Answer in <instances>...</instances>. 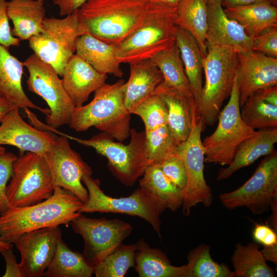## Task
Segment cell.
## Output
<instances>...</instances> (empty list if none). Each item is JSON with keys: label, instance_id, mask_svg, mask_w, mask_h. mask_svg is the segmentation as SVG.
Returning <instances> with one entry per match:
<instances>
[{"label": "cell", "instance_id": "cell-53", "mask_svg": "<svg viewBox=\"0 0 277 277\" xmlns=\"http://www.w3.org/2000/svg\"><path fill=\"white\" fill-rule=\"evenodd\" d=\"M206 1L208 4H210L217 2H222L223 0H206Z\"/></svg>", "mask_w": 277, "mask_h": 277}, {"label": "cell", "instance_id": "cell-47", "mask_svg": "<svg viewBox=\"0 0 277 277\" xmlns=\"http://www.w3.org/2000/svg\"><path fill=\"white\" fill-rule=\"evenodd\" d=\"M255 93L265 102L277 107V86L261 89Z\"/></svg>", "mask_w": 277, "mask_h": 277}, {"label": "cell", "instance_id": "cell-9", "mask_svg": "<svg viewBox=\"0 0 277 277\" xmlns=\"http://www.w3.org/2000/svg\"><path fill=\"white\" fill-rule=\"evenodd\" d=\"M229 97L228 103L220 113L215 131L202 142L205 163L229 165L240 144L255 132L241 117L236 76Z\"/></svg>", "mask_w": 277, "mask_h": 277}, {"label": "cell", "instance_id": "cell-37", "mask_svg": "<svg viewBox=\"0 0 277 277\" xmlns=\"http://www.w3.org/2000/svg\"><path fill=\"white\" fill-rule=\"evenodd\" d=\"M240 107L242 120L254 130L277 128V107L265 102L255 93Z\"/></svg>", "mask_w": 277, "mask_h": 277}, {"label": "cell", "instance_id": "cell-29", "mask_svg": "<svg viewBox=\"0 0 277 277\" xmlns=\"http://www.w3.org/2000/svg\"><path fill=\"white\" fill-rule=\"evenodd\" d=\"M176 43L196 108L203 88L204 57L195 38L179 27Z\"/></svg>", "mask_w": 277, "mask_h": 277}, {"label": "cell", "instance_id": "cell-15", "mask_svg": "<svg viewBox=\"0 0 277 277\" xmlns=\"http://www.w3.org/2000/svg\"><path fill=\"white\" fill-rule=\"evenodd\" d=\"M54 143L44 155L49 167L54 186L63 188L74 194L83 203L87 202L88 192L82 183L84 176H91L92 170L73 150L68 138L56 130Z\"/></svg>", "mask_w": 277, "mask_h": 277}, {"label": "cell", "instance_id": "cell-1", "mask_svg": "<svg viewBox=\"0 0 277 277\" xmlns=\"http://www.w3.org/2000/svg\"><path fill=\"white\" fill-rule=\"evenodd\" d=\"M157 4L151 0H88L77 10L82 34L115 45L140 27Z\"/></svg>", "mask_w": 277, "mask_h": 277}, {"label": "cell", "instance_id": "cell-8", "mask_svg": "<svg viewBox=\"0 0 277 277\" xmlns=\"http://www.w3.org/2000/svg\"><path fill=\"white\" fill-rule=\"evenodd\" d=\"M6 188L10 208L33 205L50 197L54 191L52 175L43 155L19 152Z\"/></svg>", "mask_w": 277, "mask_h": 277}, {"label": "cell", "instance_id": "cell-46", "mask_svg": "<svg viewBox=\"0 0 277 277\" xmlns=\"http://www.w3.org/2000/svg\"><path fill=\"white\" fill-rule=\"evenodd\" d=\"M88 0H52L60 9L61 16L71 14L79 9Z\"/></svg>", "mask_w": 277, "mask_h": 277}, {"label": "cell", "instance_id": "cell-27", "mask_svg": "<svg viewBox=\"0 0 277 277\" xmlns=\"http://www.w3.org/2000/svg\"><path fill=\"white\" fill-rule=\"evenodd\" d=\"M224 10L253 39L266 29L277 26L276 6L269 2L228 7Z\"/></svg>", "mask_w": 277, "mask_h": 277}, {"label": "cell", "instance_id": "cell-49", "mask_svg": "<svg viewBox=\"0 0 277 277\" xmlns=\"http://www.w3.org/2000/svg\"><path fill=\"white\" fill-rule=\"evenodd\" d=\"M261 252L265 260L277 264V246L264 247Z\"/></svg>", "mask_w": 277, "mask_h": 277}, {"label": "cell", "instance_id": "cell-48", "mask_svg": "<svg viewBox=\"0 0 277 277\" xmlns=\"http://www.w3.org/2000/svg\"><path fill=\"white\" fill-rule=\"evenodd\" d=\"M261 2H269L275 6L277 0H223L222 2V6L226 8L228 7L246 5Z\"/></svg>", "mask_w": 277, "mask_h": 277}, {"label": "cell", "instance_id": "cell-28", "mask_svg": "<svg viewBox=\"0 0 277 277\" xmlns=\"http://www.w3.org/2000/svg\"><path fill=\"white\" fill-rule=\"evenodd\" d=\"M134 268L140 277H185L186 265H172L161 249L141 239L136 243Z\"/></svg>", "mask_w": 277, "mask_h": 277}, {"label": "cell", "instance_id": "cell-44", "mask_svg": "<svg viewBox=\"0 0 277 277\" xmlns=\"http://www.w3.org/2000/svg\"><path fill=\"white\" fill-rule=\"evenodd\" d=\"M254 241L264 247L277 246V231L268 224H255L252 231Z\"/></svg>", "mask_w": 277, "mask_h": 277}, {"label": "cell", "instance_id": "cell-31", "mask_svg": "<svg viewBox=\"0 0 277 277\" xmlns=\"http://www.w3.org/2000/svg\"><path fill=\"white\" fill-rule=\"evenodd\" d=\"M256 242L238 243L231 258L232 277H275L274 270L263 257Z\"/></svg>", "mask_w": 277, "mask_h": 277}, {"label": "cell", "instance_id": "cell-30", "mask_svg": "<svg viewBox=\"0 0 277 277\" xmlns=\"http://www.w3.org/2000/svg\"><path fill=\"white\" fill-rule=\"evenodd\" d=\"M176 11L177 26L190 33L196 40L204 58L207 54L206 34L208 4L206 0H182Z\"/></svg>", "mask_w": 277, "mask_h": 277}, {"label": "cell", "instance_id": "cell-35", "mask_svg": "<svg viewBox=\"0 0 277 277\" xmlns=\"http://www.w3.org/2000/svg\"><path fill=\"white\" fill-rule=\"evenodd\" d=\"M210 252V246L204 244L189 252L185 277H232V271L228 266L214 262Z\"/></svg>", "mask_w": 277, "mask_h": 277}, {"label": "cell", "instance_id": "cell-10", "mask_svg": "<svg viewBox=\"0 0 277 277\" xmlns=\"http://www.w3.org/2000/svg\"><path fill=\"white\" fill-rule=\"evenodd\" d=\"M81 34L77 11L63 18L45 17L43 32L31 37L29 46L62 76L66 65L75 52L76 41Z\"/></svg>", "mask_w": 277, "mask_h": 277}, {"label": "cell", "instance_id": "cell-36", "mask_svg": "<svg viewBox=\"0 0 277 277\" xmlns=\"http://www.w3.org/2000/svg\"><path fill=\"white\" fill-rule=\"evenodd\" d=\"M136 250L135 244L122 243L93 267V274L96 277H123L135 266Z\"/></svg>", "mask_w": 277, "mask_h": 277}, {"label": "cell", "instance_id": "cell-32", "mask_svg": "<svg viewBox=\"0 0 277 277\" xmlns=\"http://www.w3.org/2000/svg\"><path fill=\"white\" fill-rule=\"evenodd\" d=\"M139 180L140 187L159 199L172 211L183 204L182 191L164 174L159 165L150 164Z\"/></svg>", "mask_w": 277, "mask_h": 277}, {"label": "cell", "instance_id": "cell-3", "mask_svg": "<svg viewBox=\"0 0 277 277\" xmlns=\"http://www.w3.org/2000/svg\"><path fill=\"white\" fill-rule=\"evenodd\" d=\"M125 90L123 79L100 87L89 103L75 108L70 127L81 132L94 127L121 142L124 141L130 135L131 119L125 105Z\"/></svg>", "mask_w": 277, "mask_h": 277}, {"label": "cell", "instance_id": "cell-7", "mask_svg": "<svg viewBox=\"0 0 277 277\" xmlns=\"http://www.w3.org/2000/svg\"><path fill=\"white\" fill-rule=\"evenodd\" d=\"M82 181L87 189L88 198L78 212H98L136 216L149 223L161 236L160 215L167 208L159 199L140 187L128 196L114 197L102 191L99 180L86 175Z\"/></svg>", "mask_w": 277, "mask_h": 277}, {"label": "cell", "instance_id": "cell-14", "mask_svg": "<svg viewBox=\"0 0 277 277\" xmlns=\"http://www.w3.org/2000/svg\"><path fill=\"white\" fill-rule=\"evenodd\" d=\"M204 130L202 122L197 121L188 138L178 147L176 154L183 160L187 173V184L182 191L183 213L189 215L192 208L202 203L209 207L213 202L211 190L204 174L205 151L201 140Z\"/></svg>", "mask_w": 277, "mask_h": 277}, {"label": "cell", "instance_id": "cell-23", "mask_svg": "<svg viewBox=\"0 0 277 277\" xmlns=\"http://www.w3.org/2000/svg\"><path fill=\"white\" fill-rule=\"evenodd\" d=\"M277 142V128L260 129L237 148L231 163L219 171L218 181L229 178L236 171L247 167L263 156L270 154Z\"/></svg>", "mask_w": 277, "mask_h": 277}, {"label": "cell", "instance_id": "cell-34", "mask_svg": "<svg viewBox=\"0 0 277 277\" xmlns=\"http://www.w3.org/2000/svg\"><path fill=\"white\" fill-rule=\"evenodd\" d=\"M93 274V267L86 262L82 253L70 249L61 239L44 276L91 277Z\"/></svg>", "mask_w": 277, "mask_h": 277}, {"label": "cell", "instance_id": "cell-6", "mask_svg": "<svg viewBox=\"0 0 277 277\" xmlns=\"http://www.w3.org/2000/svg\"><path fill=\"white\" fill-rule=\"evenodd\" d=\"M64 135L78 144L93 148L108 160L109 169L117 180L126 186H133L150 165L146 148L145 132L130 129V142L127 145L115 142L106 132L82 139Z\"/></svg>", "mask_w": 277, "mask_h": 277}, {"label": "cell", "instance_id": "cell-21", "mask_svg": "<svg viewBox=\"0 0 277 277\" xmlns=\"http://www.w3.org/2000/svg\"><path fill=\"white\" fill-rule=\"evenodd\" d=\"M130 64V75L125 83L124 102L132 114L135 107L149 97L157 94L164 83L163 75L151 59Z\"/></svg>", "mask_w": 277, "mask_h": 277}, {"label": "cell", "instance_id": "cell-24", "mask_svg": "<svg viewBox=\"0 0 277 277\" xmlns=\"http://www.w3.org/2000/svg\"><path fill=\"white\" fill-rule=\"evenodd\" d=\"M164 98L167 108V125L173 136L181 143L189 137L194 123L198 120L193 97H188L175 90L163 87L157 92Z\"/></svg>", "mask_w": 277, "mask_h": 277}, {"label": "cell", "instance_id": "cell-18", "mask_svg": "<svg viewBox=\"0 0 277 277\" xmlns=\"http://www.w3.org/2000/svg\"><path fill=\"white\" fill-rule=\"evenodd\" d=\"M13 107L0 125V145L14 146L19 152H30L44 156L54 143L56 136L52 131L37 128L26 122Z\"/></svg>", "mask_w": 277, "mask_h": 277}, {"label": "cell", "instance_id": "cell-11", "mask_svg": "<svg viewBox=\"0 0 277 277\" xmlns=\"http://www.w3.org/2000/svg\"><path fill=\"white\" fill-rule=\"evenodd\" d=\"M23 63L29 73L28 90L42 97L49 107L50 113L46 116L47 124L54 129L69 124L76 107L57 72L34 53Z\"/></svg>", "mask_w": 277, "mask_h": 277}, {"label": "cell", "instance_id": "cell-54", "mask_svg": "<svg viewBox=\"0 0 277 277\" xmlns=\"http://www.w3.org/2000/svg\"><path fill=\"white\" fill-rule=\"evenodd\" d=\"M5 152H6L5 148L0 145V154L4 153Z\"/></svg>", "mask_w": 277, "mask_h": 277}, {"label": "cell", "instance_id": "cell-20", "mask_svg": "<svg viewBox=\"0 0 277 277\" xmlns=\"http://www.w3.org/2000/svg\"><path fill=\"white\" fill-rule=\"evenodd\" d=\"M62 77L66 92L75 107H78L92 92L106 84L107 75L98 72L74 54L66 65Z\"/></svg>", "mask_w": 277, "mask_h": 277}, {"label": "cell", "instance_id": "cell-40", "mask_svg": "<svg viewBox=\"0 0 277 277\" xmlns=\"http://www.w3.org/2000/svg\"><path fill=\"white\" fill-rule=\"evenodd\" d=\"M17 156L11 152L0 154V213L10 208L6 195V188L13 173V165Z\"/></svg>", "mask_w": 277, "mask_h": 277}, {"label": "cell", "instance_id": "cell-52", "mask_svg": "<svg viewBox=\"0 0 277 277\" xmlns=\"http://www.w3.org/2000/svg\"><path fill=\"white\" fill-rule=\"evenodd\" d=\"M13 246V244L4 242L0 239V253L7 249L12 248Z\"/></svg>", "mask_w": 277, "mask_h": 277}, {"label": "cell", "instance_id": "cell-41", "mask_svg": "<svg viewBox=\"0 0 277 277\" xmlns=\"http://www.w3.org/2000/svg\"><path fill=\"white\" fill-rule=\"evenodd\" d=\"M164 174L182 191L187 184V173L182 159L178 155L172 156L159 165Z\"/></svg>", "mask_w": 277, "mask_h": 277}, {"label": "cell", "instance_id": "cell-25", "mask_svg": "<svg viewBox=\"0 0 277 277\" xmlns=\"http://www.w3.org/2000/svg\"><path fill=\"white\" fill-rule=\"evenodd\" d=\"M7 7L14 36L21 41L29 40L43 32L46 14L44 0H10L7 2Z\"/></svg>", "mask_w": 277, "mask_h": 277}, {"label": "cell", "instance_id": "cell-50", "mask_svg": "<svg viewBox=\"0 0 277 277\" xmlns=\"http://www.w3.org/2000/svg\"><path fill=\"white\" fill-rule=\"evenodd\" d=\"M14 107L7 100L0 95V123Z\"/></svg>", "mask_w": 277, "mask_h": 277}, {"label": "cell", "instance_id": "cell-4", "mask_svg": "<svg viewBox=\"0 0 277 277\" xmlns=\"http://www.w3.org/2000/svg\"><path fill=\"white\" fill-rule=\"evenodd\" d=\"M178 28L175 9L157 3L139 27L115 45L116 57L129 64L151 59L176 43Z\"/></svg>", "mask_w": 277, "mask_h": 277}, {"label": "cell", "instance_id": "cell-12", "mask_svg": "<svg viewBox=\"0 0 277 277\" xmlns=\"http://www.w3.org/2000/svg\"><path fill=\"white\" fill-rule=\"evenodd\" d=\"M229 210L245 207L254 214L268 211L277 200V152L266 155L251 177L236 190L220 195Z\"/></svg>", "mask_w": 277, "mask_h": 277}, {"label": "cell", "instance_id": "cell-43", "mask_svg": "<svg viewBox=\"0 0 277 277\" xmlns=\"http://www.w3.org/2000/svg\"><path fill=\"white\" fill-rule=\"evenodd\" d=\"M9 20L7 2L0 0V45L8 49L10 46H19L21 41L12 35Z\"/></svg>", "mask_w": 277, "mask_h": 277}, {"label": "cell", "instance_id": "cell-38", "mask_svg": "<svg viewBox=\"0 0 277 277\" xmlns=\"http://www.w3.org/2000/svg\"><path fill=\"white\" fill-rule=\"evenodd\" d=\"M145 132L150 164L160 165L169 157L176 155L178 147L182 143L173 136L167 124Z\"/></svg>", "mask_w": 277, "mask_h": 277}, {"label": "cell", "instance_id": "cell-5", "mask_svg": "<svg viewBox=\"0 0 277 277\" xmlns=\"http://www.w3.org/2000/svg\"><path fill=\"white\" fill-rule=\"evenodd\" d=\"M239 61L233 50L215 46L207 49L203 58L205 83L196 107L197 120L205 126H212L217 121L223 102L231 94Z\"/></svg>", "mask_w": 277, "mask_h": 277}, {"label": "cell", "instance_id": "cell-26", "mask_svg": "<svg viewBox=\"0 0 277 277\" xmlns=\"http://www.w3.org/2000/svg\"><path fill=\"white\" fill-rule=\"evenodd\" d=\"M75 52L98 72L123 77L124 73L116 57L114 45L89 33H84L76 39Z\"/></svg>", "mask_w": 277, "mask_h": 277}, {"label": "cell", "instance_id": "cell-51", "mask_svg": "<svg viewBox=\"0 0 277 277\" xmlns=\"http://www.w3.org/2000/svg\"><path fill=\"white\" fill-rule=\"evenodd\" d=\"M152 2L166 5L172 8H176L182 0H151Z\"/></svg>", "mask_w": 277, "mask_h": 277}, {"label": "cell", "instance_id": "cell-39", "mask_svg": "<svg viewBox=\"0 0 277 277\" xmlns=\"http://www.w3.org/2000/svg\"><path fill=\"white\" fill-rule=\"evenodd\" d=\"M132 114L139 116L143 121L146 132L150 131L167 124V108L160 94L152 95L133 110Z\"/></svg>", "mask_w": 277, "mask_h": 277}, {"label": "cell", "instance_id": "cell-45", "mask_svg": "<svg viewBox=\"0 0 277 277\" xmlns=\"http://www.w3.org/2000/svg\"><path fill=\"white\" fill-rule=\"evenodd\" d=\"M6 262V270L3 277H23L19 263H17L12 248L1 253Z\"/></svg>", "mask_w": 277, "mask_h": 277}, {"label": "cell", "instance_id": "cell-13", "mask_svg": "<svg viewBox=\"0 0 277 277\" xmlns=\"http://www.w3.org/2000/svg\"><path fill=\"white\" fill-rule=\"evenodd\" d=\"M71 224L74 232L84 240L82 254L92 267L121 245L132 231L129 223L120 219L90 218L82 213Z\"/></svg>", "mask_w": 277, "mask_h": 277}, {"label": "cell", "instance_id": "cell-19", "mask_svg": "<svg viewBox=\"0 0 277 277\" xmlns=\"http://www.w3.org/2000/svg\"><path fill=\"white\" fill-rule=\"evenodd\" d=\"M253 38L235 20L225 13L221 2L208 4L206 34L207 48L220 46L230 48L237 53L252 50Z\"/></svg>", "mask_w": 277, "mask_h": 277}, {"label": "cell", "instance_id": "cell-33", "mask_svg": "<svg viewBox=\"0 0 277 277\" xmlns=\"http://www.w3.org/2000/svg\"><path fill=\"white\" fill-rule=\"evenodd\" d=\"M151 60L163 75V87L175 90L188 97L193 98L176 43Z\"/></svg>", "mask_w": 277, "mask_h": 277}, {"label": "cell", "instance_id": "cell-17", "mask_svg": "<svg viewBox=\"0 0 277 277\" xmlns=\"http://www.w3.org/2000/svg\"><path fill=\"white\" fill-rule=\"evenodd\" d=\"M238 56L236 82L241 107L259 90L277 86V58L252 50Z\"/></svg>", "mask_w": 277, "mask_h": 277}, {"label": "cell", "instance_id": "cell-16", "mask_svg": "<svg viewBox=\"0 0 277 277\" xmlns=\"http://www.w3.org/2000/svg\"><path fill=\"white\" fill-rule=\"evenodd\" d=\"M62 239L59 226L46 227L23 233L14 242L19 252L23 277H42Z\"/></svg>", "mask_w": 277, "mask_h": 277}, {"label": "cell", "instance_id": "cell-2", "mask_svg": "<svg viewBox=\"0 0 277 277\" xmlns=\"http://www.w3.org/2000/svg\"><path fill=\"white\" fill-rule=\"evenodd\" d=\"M83 205L74 194L55 187L49 198L33 205L10 208L0 214V239L13 244L23 233L61 225H67L81 213Z\"/></svg>", "mask_w": 277, "mask_h": 277}, {"label": "cell", "instance_id": "cell-42", "mask_svg": "<svg viewBox=\"0 0 277 277\" xmlns=\"http://www.w3.org/2000/svg\"><path fill=\"white\" fill-rule=\"evenodd\" d=\"M252 50L277 57V26L266 29L253 39Z\"/></svg>", "mask_w": 277, "mask_h": 277}, {"label": "cell", "instance_id": "cell-22", "mask_svg": "<svg viewBox=\"0 0 277 277\" xmlns=\"http://www.w3.org/2000/svg\"><path fill=\"white\" fill-rule=\"evenodd\" d=\"M24 67L23 63L12 55L8 48L0 45V95L14 106L36 109L49 114V109L34 104L24 92L22 84Z\"/></svg>", "mask_w": 277, "mask_h": 277}]
</instances>
